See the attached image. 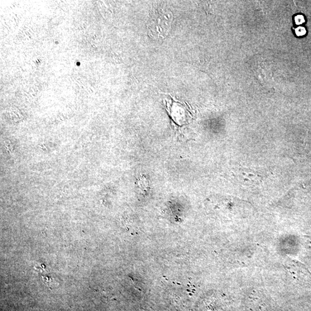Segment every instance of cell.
Masks as SVG:
<instances>
[{"mask_svg": "<svg viewBox=\"0 0 311 311\" xmlns=\"http://www.w3.org/2000/svg\"><path fill=\"white\" fill-rule=\"evenodd\" d=\"M167 111L170 117L179 125H183L191 121V116L186 106L179 102L172 100L171 103H167Z\"/></svg>", "mask_w": 311, "mask_h": 311, "instance_id": "cell-1", "label": "cell"}, {"mask_svg": "<svg viewBox=\"0 0 311 311\" xmlns=\"http://www.w3.org/2000/svg\"><path fill=\"white\" fill-rule=\"evenodd\" d=\"M286 269L299 281H311V272L301 262L288 258L286 261Z\"/></svg>", "mask_w": 311, "mask_h": 311, "instance_id": "cell-2", "label": "cell"}, {"mask_svg": "<svg viewBox=\"0 0 311 311\" xmlns=\"http://www.w3.org/2000/svg\"><path fill=\"white\" fill-rule=\"evenodd\" d=\"M295 32L298 36H303L306 33V30L304 27H299L295 29Z\"/></svg>", "mask_w": 311, "mask_h": 311, "instance_id": "cell-3", "label": "cell"}, {"mask_svg": "<svg viewBox=\"0 0 311 311\" xmlns=\"http://www.w3.org/2000/svg\"><path fill=\"white\" fill-rule=\"evenodd\" d=\"M295 23L296 25H300L305 22V19L302 15H298L295 18Z\"/></svg>", "mask_w": 311, "mask_h": 311, "instance_id": "cell-4", "label": "cell"}, {"mask_svg": "<svg viewBox=\"0 0 311 311\" xmlns=\"http://www.w3.org/2000/svg\"><path fill=\"white\" fill-rule=\"evenodd\" d=\"M304 243L305 246L311 250V237L305 236Z\"/></svg>", "mask_w": 311, "mask_h": 311, "instance_id": "cell-5", "label": "cell"}]
</instances>
